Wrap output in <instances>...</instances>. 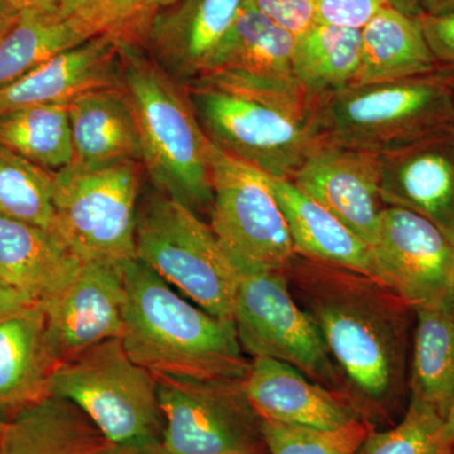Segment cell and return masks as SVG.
Returning <instances> with one entry per match:
<instances>
[{
	"label": "cell",
	"instance_id": "1",
	"mask_svg": "<svg viewBox=\"0 0 454 454\" xmlns=\"http://www.w3.org/2000/svg\"><path fill=\"white\" fill-rule=\"evenodd\" d=\"M286 274L345 382L349 404L376 429L393 423L409 394L413 307L372 277L301 256Z\"/></svg>",
	"mask_w": 454,
	"mask_h": 454
},
{
	"label": "cell",
	"instance_id": "2",
	"mask_svg": "<svg viewBox=\"0 0 454 454\" xmlns=\"http://www.w3.org/2000/svg\"><path fill=\"white\" fill-rule=\"evenodd\" d=\"M124 279L121 343L153 375L197 380H244L250 363L231 319L217 318L182 298L163 278L134 258Z\"/></svg>",
	"mask_w": 454,
	"mask_h": 454
},
{
	"label": "cell",
	"instance_id": "3",
	"mask_svg": "<svg viewBox=\"0 0 454 454\" xmlns=\"http://www.w3.org/2000/svg\"><path fill=\"white\" fill-rule=\"evenodd\" d=\"M121 85L136 116L143 160L158 192L195 214L210 215L214 191L211 140L197 119L184 83L136 41H121Z\"/></svg>",
	"mask_w": 454,
	"mask_h": 454
},
{
	"label": "cell",
	"instance_id": "4",
	"mask_svg": "<svg viewBox=\"0 0 454 454\" xmlns=\"http://www.w3.org/2000/svg\"><path fill=\"white\" fill-rule=\"evenodd\" d=\"M453 83L435 73L334 90L310 101L309 128L321 143L387 153L454 124Z\"/></svg>",
	"mask_w": 454,
	"mask_h": 454
},
{
	"label": "cell",
	"instance_id": "5",
	"mask_svg": "<svg viewBox=\"0 0 454 454\" xmlns=\"http://www.w3.org/2000/svg\"><path fill=\"white\" fill-rule=\"evenodd\" d=\"M136 256L197 306L231 319L238 271L211 226L177 200L154 193L137 214Z\"/></svg>",
	"mask_w": 454,
	"mask_h": 454
},
{
	"label": "cell",
	"instance_id": "6",
	"mask_svg": "<svg viewBox=\"0 0 454 454\" xmlns=\"http://www.w3.org/2000/svg\"><path fill=\"white\" fill-rule=\"evenodd\" d=\"M51 396L76 405L116 446L162 442L157 381L131 360L121 339L98 343L57 367Z\"/></svg>",
	"mask_w": 454,
	"mask_h": 454
},
{
	"label": "cell",
	"instance_id": "7",
	"mask_svg": "<svg viewBox=\"0 0 454 454\" xmlns=\"http://www.w3.org/2000/svg\"><path fill=\"white\" fill-rule=\"evenodd\" d=\"M230 259L238 271L232 322L244 352L297 367L346 399L345 382L312 319L293 297L286 271Z\"/></svg>",
	"mask_w": 454,
	"mask_h": 454
},
{
	"label": "cell",
	"instance_id": "8",
	"mask_svg": "<svg viewBox=\"0 0 454 454\" xmlns=\"http://www.w3.org/2000/svg\"><path fill=\"white\" fill-rule=\"evenodd\" d=\"M184 88L212 145L270 177L291 181L318 145L309 116L291 107L206 83Z\"/></svg>",
	"mask_w": 454,
	"mask_h": 454
},
{
	"label": "cell",
	"instance_id": "9",
	"mask_svg": "<svg viewBox=\"0 0 454 454\" xmlns=\"http://www.w3.org/2000/svg\"><path fill=\"white\" fill-rule=\"evenodd\" d=\"M139 163L53 172L55 232L82 262L122 264L137 258Z\"/></svg>",
	"mask_w": 454,
	"mask_h": 454
},
{
	"label": "cell",
	"instance_id": "10",
	"mask_svg": "<svg viewBox=\"0 0 454 454\" xmlns=\"http://www.w3.org/2000/svg\"><path fill=\"white\" fill-rule=\"evenodd\" d=\"M154 378L170 454H268L244 380Z\"/></svg>",
	"mask_w": 454,
	"mask_h": 454
},
{
	"label": "cell",
	"instance_id": "11",
	"mask_svg": "<svg viewBox=\"0 0 454 454\" xmlns=\"http://www.w3.org/2000/svg\"><path fill=\"white\" fill-rule=\"evenodd\" d=\"M210 169V226L230 258L286 271L294 247L269 176L212 143Z\"/></svg>",
	"mask_w": 454,
	"mask_h": 454
},
{
	"label": "cell",
	"instance_id": "12",
	"mask_svg": "<svg viewBox=\"0 0 454 454\" xmlns=\"http://www.w3.org/2000/svg\"><path fill=\"white\" fill-rule=\"evenodd\" d=\"M294 43V35L245 0L207 71L193 82L271 101L309 115V101L293 71Z\"/></svg>",
	"mask_w": 454,
	"mask_h": 454
},
{
	"label": "cell",
	"instance_id": "13",
	"mask_svg": "<svg viewBox=\"0 0 454 454\" xmlns=\"http://www.w3.org/2000/svg\"><path fill=\"white\" fill-rule=\"evenodd\" d=\"M372 250L379 282L413 309L452 297L454 243L426 217L385 206Z\"/></svg>",
	"mask_w": 454,
	"mask_h": 454
},
{
	"label": "cell",
	"instance_id": "14",
	"mask_svg": "<svg viewBox=\"0 0 454 454\" xmlns=\"http://www.w3.org/2000/svg\"><path fill=\"white\" fill-rule=\"evenodd\" d=\"M291 181L373 247L387 206L379 154L318 142Z\"/></svg>",
	"mask_w": 454,
	"mask_h": 454
},
{
	"label": "cell",
	"instance_id": "15",
	"mask_svg": "<svg viewBox=\"0 0 454 454\" xmlns=\"http://www.w3.org/2000/svg\"><path fill=\"white\" fill-rule=\"evenodd\" d=\"M125 288L121 264L82 262L73 283L42 307L59 365L106 340L121 339Z\"/></svg>",
	"mask_w": 454,
	"mask_h": 454
},
{
	"label": "cell",
	"instance_id": "16",
	"mask_svg": "<svg viewBox=\"0 0 454 454\" xmlns=\"http://www.w3.org/2000/svg\"><path fill=\"white\" fill-rule=\"evenodd\" d=\"M380 158V195L434 223L454 243V124Z\"/></svg>",
	"mask_w": 454,
	"mask_h": 454
},
{
	"label": "cell",
	"instance_id": "17",
	"mask_svg": "<svg viewBox=\"0 0 454 454\" xmlns=\"http://www.w3.org/2000/svg\"><path fill=\"white\" fill-rule=\"evenodd\" d=\"M244 2L178 0L155 12L140 44L179 82H196L207 71Z\"/></svg>",
	"mask_w": 454,
	"mask_h": 454
},
{
	"label": "cell",
	"instance_id": "18",
	"mask_svg": "<svg viewBox=\"0 0 454 454\" xmlns=\"http://www.w3.org/2000/svg\"><path fill=\"white\" fill-rule=\"evenodd\" d=\"M121 41L113 35L91 38L0 89V115L22 107L68 104L90 90L121 85Z\"/></svg>",
	"mask_w": 454,
	"mask_h": 454
},
{
	"label": "cell",
	"instance_id": "19",
	"mask_svg": "<svg viewBox=\"0 0 454 454\" xmlns=\"http://www.w3.org/2000/svg\"><path fill=\"white\" fill-rule=\"evenodd\" d=\"M244 390L260 419L269 422L336 429L361 418L345 397L274 358H253Z\"/></svg>",
	"mask_w": 454,
	"mask_h": 454
},
{
	"label": "cell",
	"instance_id": "20",
	"mask_svg": "<svg viewBox=\"0 0 454 454\" xmlns=\"http://www.w3.org/2000/svg\"><path fill=\"white\" fill-rule=\"evenodd\" d=\"M74 160L68 168L95 172L142 163L136 116L122 85L90 90L68 103Z\"/></svg>",
	"mask_w": 454,
	"mask_h": 454
},
{
	"label": "cell",
	"instance_id": "21",
	"mask_svg": "<svg viewBox=\"0 0 454 454\" xmlns=\"http://www.w3.org/2000/svg\"><path fill=\"white\" fill-rule=\"evenodd\" d=\"M82 260L56 232L0 216V278L44 307L73 283Z\"/></svg>",
	"mask_w": 454,
	"mask_h": 454
},
{
	"label": "cell",
	"instance_id": "22",
	"mask_svg": "<svg viewBox=\"0 0 454 454\" xmlns=\"http://www.w3.org/2000/svg\"><path fill=\"white\" fill-rule=\"evenodd\" d=\"M59 360L47 334L46 313L32 307L0 324V423L51 396Z\"/></svg>",
	"mask_w": 454,
	"mask_h": 454
},
{
	"label": "cell",
	"instance_id": "23",
	"mask_svg": "<svg viewBox=\"0 0 454 454\" xmlns=\"http://www.w3.org/2000/svg\"><path fill=\"white\" fill-rule=\"evenodd\" d=\"M269 182L286 217L295 255L378 280L372 247L363 239L289 179L269 176Z\"/></svg>",
	"mask_w": 454,
	"mask_h": 454
},
{
	"label": "cell",
	"instance_id": "24",
	"mask_svg": "<svg viewBox=\"0 0 454 454\" xmlns=\"http://www.w3.org/2000/svg\"><path fill=\"white\" fill-rule=\"evenodd\" d=\"M112 443L73 403L49 396L3 426L0 454H115Z\"/></svg>",
	"mask_w": 454,
	"mask_h": 454
},
{
	"label": "cell",
	"instance_id": "25",
	"mask_svg": "<svg viewBox=\"0 0 454 454\" xmlns=\"http://www.w3.org/2000/svg\"><path fill=\"white\" fill-rule=\"evenodd\" d=\"M439 73L420 18L385 5L361 29V66L356 82H397Z\"/></svg>",
	"mask_w": 454,
	"mask_h": 454
},
{
	"label": "cell",
	"instance_id": "26",
	"mask_svg": "<svg viewBox=\"0 0 454 454\" xmlns=\"http://www.w3.org/2000/svg\"><path fill=\"white\" fill-rule=\"evenodd\" d=\"M409 400L444 418L454 399L452 297L414 309Z\"/></svg>",
	"mask_w": 454,
	"mask_h": 454
},
{
	"label": "cell",
	"instance_id": "27",
	"mask_svg": "<svg viewBox=\"0 0 454 454\" xmlns=\"http://www.w3.org/2000/svg\"><path fill=\"white\" fill-rule=\"evenodd\" d=\"M361 66V31L313 22L295 37L293 71L309 101L354 85Z\"/></svg>",
	"mask_w": 454,
	"mask_h": 454
},
{
	"label": "cell",
	"instance_id": "28",
	"mask_svg": "<svg viewBox=\"0 0 454 454\" xmlns=\"http://www.w3.org/2000/svg\"><path fill=\"white\" fill-rule=\"evenodd\" d=\"M0 145L50 172L74 160L68 104L22 107L0 115Z\"/></svg>",
	"mask_w": 454,
	"mask_h": 454
},
{
	"label": "cell",
	"instance_id": "29",
	"mask_svg": "<svg viewBox=\"0 0 454 454\" xmlns=\"http://www.w3.org/2000/svg\"><path fill=\"white\" fill-rule=\"evenodd\" d=\"M89 40L59 13L20 12L14 25L0 38V89Z\"/></svg>",
	"mask_w": 454,
	"mask_h": 454
},
{
	"label": "cell",
	"instance_id": "30",
	"mask_svg": "<svg viewBox=\"0 0 454 454\" xmlns=\"http://www.w3.org/2000/svg\"><path fill=\"white\" fill-rule=\"evenodd\" d=\"M0 216L55 232L53 172L0 145Z\"/></svg>",
	"mask_w": 454,
	"mask_h": 454
},
{
	"label": "cell",
	"instance_id": "31",
	"mask_svg": "<svg viewBox=\"0 0 454 454\" xmlns=\"http://www.w3.org/2000/svg\"><path fill=\"white\" fill-rule=\"evenodd\" d=\"M355 454H454L443 433V418L409 400L402 419L367 435Z\"/></svg>",
	"mask_w": 454,
	"mask_h": 454
},
{
	"label": "cell",
	"instance_id": "32",
	"mask_svg": "<svg viewBox=\"0 0 454 454\" xmlns=\"http://www.w3.org/2000/svg\"><path fill=\"white\" fill-rule=\"evenodd\" d=\"M59 14L89 38L142 42L152 12L145 0H64Z\"/></svg>",
	"mask_w": 454,
	"mask_h": 454
},
{
	"label": "cell",
	"instance_id": "33",
	"mask_svg": "<svg viewBox=\"0 0 454 454\" xmlns=\"http://www.w3.org/2000/svg\"><path fill=\"white\" fill-rule=\"evenodd\" d=\"M375 429L364 418H357L336 429L309 428L262 420L268 454H355Z\"/></svg>",
	"mask_w": 454,
	"mask_h": 454
},
{
	"label": "cell",
	"instance_id": "34",
	"mask_svg": "<svg viewBox=\"0 0 454 454\" xmlns=\"http://www.w3.org/2000/svg\"><path fill=\"white\" fill-rule=\"evenodd\" d=\"M387 0H316L315 22L363 29Z\"/></svg>",
	"mask_w": 454,
	"mask_h": 454
},
{
	"label": "cell",
	"instance_id": "35",
	"mask_svg": "<svg viewBox=\"0 0 454 454\" xmlns=\"http://www.w3.org/2000/svg\"><path fill=\"white\" fill-rule=\"evenodd\" d=\"M269 20L297 37L315 22L316 0H250Z\"/></svg>",
	"mask_w": 454,
	"mask_h": 454
},
{
	"label": "cell",
	"instance_id": "36",
	"mask_svg": "<svg viewBox=\"0 0 454 454\" xmlns=\"http://www.w3.org/2000/svg\"><path fill=\"white\" fill-rule=\"evenodd\" d=\"M422 27L439 73L454 79V12L443 16H422Z\"/></svg>",
	"mask_w": 454,
	"mask_h": 454
},
{
	"label": "cell",
	"instance_id": "37",
	"mask_svg": "<svg viewBox=\"0 0 454 454\" xmlns=\"http://www.w3.org/2000/svg\"><path fill=\"white\" fill-rule=\"evenodd\" d=\"M37 304L27 300L13 286H9L5 280L0 278V324L11 317L20 315L25 310L35 307Z\"/></svg>",
	"mask_w": 454,
	"mask_h": 454
},
{
	"label": "cell",
	"instance_id": "38",
	"mask_svg": "<svg viewBox=\"0 0 454 454\" xmlns=\"http://www.w3.org/2000/svg\"><path fill=\"white\" fill-rule=\"evenodd\" d=\"M18 12H44L59 13L64 0H9Z\"/></svg>",
	"mask_w": 454,
	"mask_h": 454
},
{
	"label": "cell",
	"instance_id": "39",
	"mask_svg": "<svg viewBox=\"0 0 454 454\" xmlns=\"http://www.w3.org/2000/svg\"><path fill=\"white\" fill-rule=\"evenodd\" d=\"M453 12L454 0H423V16H443Z\"/></svg>",
	"mask_w": 454,
	"mask_h": 454
},
{
	"label": "cell",
	"instance_id": "40",
	"mask_svg": "<svg viewBox=\"0 0 454 454\" xmlns=\"http://www.w3.org/2000/svg\"><path fill=\"white\" fill-rule=\"evenodd\" d=\"M387 4L409 17L423 16V0H387Z\"/></svg>",
	"mask_w": 454,
	"mask_h": 454
},
{
	"label": "cell",
	"instance_id": "41",
	"mask_svg": "<svg viewBox=\"0 0 454 454\" xmlns=\"http://www.w3.org/2000/svg\"><path fill=\"white\" fill-rule=\"evenodd\" d=\"M20 12L9 3V0H0V38L16 22Z\"/></svg>",
	"mask_w": 454,
	"mask_h": 454
},
{
	"label": "cell",
	"instance_id": "42",
	"mask_svg": "<svg viewBox=\"0 0 454 454\" xmlns=\"http://www.w3.org/2000/svg\"><path fill=\"white\" fill-rule=\"evenodd\" d=\"M115 454H170L162 442L143 444V446H119Z\"/></svg>",
	"mask_w": 454,
	"mask_h": 454
},
{
	"label": "cell",
	"instance_id": "43",
	"mask_svg": "<svg viewBox=\"0 0 454 454\" xmlns=\"http://www.w3.org/2000/svg\"><path fill=\"white\" fill-rule=\"evenodd\" d=\"M444 438L454 448V399L443 418Z\"/></svg>",
	"mask_w": 454,
	"mask_h": 454
},
{
	"label": "cell",
	"instance_id": "44",
	"mask_svg": "<svg viewBox=\"0 0 454 454\" xmlns=\"http://www.w3.org/2000/svg\"><path fill=\"white\" fill-rule=\"evenodd\" d=\"M176 2H178V0H145V5L152 12V14H154L160 9L175 4Z\"/></svg>",
	"mask_w": 454,
	"mask_h": 454
},
{
	"label": "cell",
	"instance_id": "45",
	"mask_svg": "<svg viewBox=\"0 0 454 454\" xmlns=\"http://www.w3.org/2000/svg\"><path fill=\"white\" fill-rule=\"evenodd\" d=\"M5 424V423H4ZM4 424L3 423H0V434H2V429H3V426H4Z\"/></svg>",
	"mask_w": 454,
	"mask_h": 454
},
{
	"label": "cell",
	"instance_id": "46",
	"mask_svg": "<svg viewBox=\"0 0 454 454\" xmlns=\"http://www.w3.org/2000/svg\"><path fill=\"white\" fill-rule=\"evenodd\" d=\"M452 301H453V304H454V283H453V289H452Z\"/></svg>",
	"mask_w": 454,
	"mask_h": 454
},
{
	"label": "cell",
	"instance_id": "47",
	"mask_svg": "<svg viewBox=\"0 0 454 454\" xmlns=\"http://www.w3.org/2000/svg\"><path fill=\"white\" fill-rule=\"evenodd\" d=\"M453 86H454V83H453Z\"/></svg>",
	"mask_w": 454,
	"mask_h": 454
}]
</instances>
